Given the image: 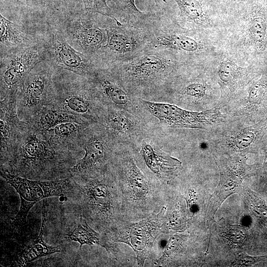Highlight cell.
Returning a JSON list of instances; mask_svg holds the SVG:
<instances>
[{"instance_id": "6da1fadb", "label": "cell", "mask_w": 267, "mask_h": 267, "mask_svg": "<svg viewBox=\"0 0 267 267\" xmlns=\"http://www.w3.org/2000/svg\"><path fill=\"white\" fill-rule=\"evenodd\" d=\"M185 64L169 51L148 45L135 55L107 67L131 94L147 95L167 89Z\"/></svg>"}, {"instance_id": "7a4b0ae2", "label": "cell", "mask_w": 267, "mask_h": 267, "mask_svg": "<svg viewBox=\"0 0 267 267\" xmlns=\"http://www.w3.org/2000/svg\"><path fill=\"white\" fill-rule=\"evenodd\" d=\"M77 158L78 154L59 150L44 134L29 129L8 165L9 171L29 179L60 177L69 174L70 165Z\"/></svg>"}, {"instance_id": "3957f363", "label": "cell", "mask_w": 267, "mask_h": 267, "mask_svg": "<svg viewBox=\"0 0 267 267\" xmlns=\"http://www.w3.org/2000/svg\"><path fill=\"white\" fill-rule=\"evenodd\" d=\"M53 91L47 106L77 116L88 123H99L104 113L102 102L89 79L70 71L55 70Z\"/></svg>"}, {"instance_id": "277c9868", "label": "cell", "mask_w": 267, "mask_h": 267, "mask_svg": "<svg viewBox=\"0 0 267 267\" xmlns=\"http://www.w3.org/2000/svg\"><path fill=\"white\" fill-rule=\"evenodd\" d=\"M114 21L109 17L84 9L46 23L58 30L74 48L96 60L98 51L106 44L107 28Z\"/></svg>"}, {"instance_id": "5b68a950", "label": "cell", "mask_w": 267, "mask_h": 267, "mask_svg": "<svg viewBox=\"0 0 267 267\" xmlns=\"http://www.w3.org/2000/svg\"><path fill=\"white\" fill-rule=\"evenodd\" d=\"M0 176L19 195L21 204L13 223L16 226L25 223L29 211L42 199L51 196H65L74 187L71 176L54 179L34 180L13 174L0 167Z\"/></svg>"}, {"instance_id": "8992f818", "label": "cell", "mask_w": 267, "mask_h": 267, "mask_svg": "<svg viewBox=\"0 0 267 267\" xmlns=\"http://www.w3.org/2000/svg\"><path fill=\"white\" fill-rule=\"evenodd\" d=\"M54 70L46 59L30 72L16 98L17 114L20 119L28 122L48 105L52 94Z\"/></svg>"}, {"instance_id": "52a82bcc", "label": "cell", "mask_w": 267, "mask_h": 267, "mask_svg": "<svg viewBox=\"0 0 267 267\" xmlns=\"http://www.w3.org/2000/svg\"><path fill=\"white\" fill-rule=\"evenodd\" d=\"M46 57L44 40L35 46L0 57V100L17 97L32 70Z\"/></svg>"}, {"instance_id": "ba28073f", "label": "cell", "mask_w": 267, "mask_h": 267, "mask_svg": "<svg viewBox=\"0 0 267 267\" xmlns=\"http://www.w3.org/2000/svg\"><path fill=\"white\" fill-rule=\"evenodd\" d=\"M106 44L98 51L96 59L100 67L130 58L148 46L141 25L122 24L114 21L107 28Z\"/></svg>"}, {"instance_id": "9c48e42d", "label": "cell", "mask_w": 267, "mask_h": 267, "mask_svg": "<svg viewBox=\"0 0 267 267\" xmlns=\"http://www.w3.org/2000/svg\"><path fill=\"white\" fill-rule=\"evenodd\" d=\"M47 25L43 39L46 58L54 69L70 71L90 79L100 67L96 60L76 50L58 30L49 24Z\"/></svg>"}, {"instance_id": "30bf717a", "label": "cell", "mask_w": 267, "mask_h": 267, "mask_svg": "<svg viewBox=\"0 0 267 267\" xmlns=\"http://www.w3.org/2000/svg\"><path fill=\"white\" fill-rule=\"evenodd\" d=\"M89 124L86 128L83 140L85 153L82 158L69 169L73 178L96 175L101 170L109 156L110 150L104 128Z\"/></svg>"}, {"instance_id": "8fae6325", "label": "cell", "mask_w": 267, "mask_h": 267, "mask_svg": "<svg viewBox=\"0 0 267 267\" xmlns=\"http://www.w3.org/2000/svg\"><path fill=\"white\" fill-rule=\"evenodd\" d=\"M16 98L7 97L0 100V166L9 165L22 137L30 129L29 123L18 117Z\"/></svg>"}, {"instance_id": "7c38bea8", "label": "cell", "mask_w": 267, "mask_h": 267, "mask_svg": "<svg viewBox=\"0 0 267 267\" xmlns=\"http://www.w3.org/2000/svg\"><path fill=\"white\" fill-rule=\"evenodd\" d=\"M166 209L163 207L159 213L146 219L132 223L123 231L117 241L124 242L134 250L137 263L142 266L148 256L156 238L162 231L164 215Z\"/></svg>"}, {"instance_id": "4fadbf2b", "label": "cell", "mask_w": 267, "mask_h": 267, "mask_svg": "<svg viewBox=\"0 0 267 267\" xmlns=\"http://www.w3.org/2000/svg\"><path fill=\"white\" fill-rule=\"evenodd\" d=\"M243 164L236 161L229 163V166H219L221 172L220 182L209 201L206 215V224L210 230L215 222L216 213L224 201L231 194L236 192L242 183L243 178L247 176L245 171L241 169Z\"/></svg>"}, {"instance_id": "5bb4252c", "label": "cell", "mask_w": 267, "mask_h": 267, "mask_svg": "<svg viewBox=\"0 0 267 267\" xmlns=\"http://www.w3.org/2000/svg\"><path fill=\"white\" fill-rule=\"evenodd\" d=\"M83 182L78 184L86 207L93 213L107 219L112 208L109 186L104 178L96 175L77 178Z\"/></svg>"}, {"instance_id": "9a60e30c", "label": "cell", "mask_w": 267, "mask_h": 267, "mask_svg": "<svg viewBox=\"0 0 267 267\" xmlns=\"http://www.w3.org/2000/svg\"><path fill=\"white\" fill-rule=\"evenodd\" d=\"M0 57L37 45L44 39L0 15Z\"/></svg>"}, {"instance_id": "2e32d148", "label": "cell", "mask_w": 267, "mask_h": 267, "mask_svg": "<svg viewBox=\"0 0 267 267\" xmlns=\"http://www.w3.org/2000/svg\"><path fill=\"white\" fill-rule=\"evenodd\" d=\"M245 44L257 52L267 48V11L266 5L255 1L250 6L246 19Z\"/></svg>"}, {"instance_id": "e0dca14e", "label": "cell", "mask_w": 267, "mask_h": 267, "mask_svg": "<svg viewBox=\"0 0 267 267\" xmlns=\"http://www.w3.org/2000/svg\"><path fill=\"white\" fill-rule=\"evenodd\" d=\"M89 125L73 122H65L56 125L43 134L52 145L59 150L78 154L83 150L84 135Z\"/></svg>"}, {"instance_id": "ac0fdd59", "label": "cell", "mask_w": 267, "mask_h": 267, "mask_svg": "<svg viewBox=\"0 0 267 267\" xmlns=\"http://www.w3.org/2000/svg\"><path fill=\"white\" fill-rule=\"evenodd\" d=\"M140 101L155 117L170 126L195 127L203 120L202 113L189 112L168 103Z\"/></svg>"}, {"instance_id": "d6986e66", "label": "cell", "mask_w": 267, "mask_h": 267, "mask_svg": "<svg viewBox=\"0 0 267 267\" xmlns=\"http://www.w3.org/2000/svg\"><path fill=\"white\" fill-rule=\"evenodd\" d=\"M179 10V22L182 27H204L209 23L206 0H173Z\"/></svg>"}, {"instance_id": "ffe728a7", "label": "cell", "mask_w": 267, "mask_h": 267, "mask_svg": "<svg viewBox=\"0 0 267 267\" xmlns=\"http://www.w3.org/2000/svg\"><path fill=\"white\" fill-rule=\"evenodd\" d=\"M67 122L90 124L77 116L60 111L49 106L44 107L27 122L31 130L43 134L56 125Z\"/></svg>"}, {"instance_id": "44dd1931", "label": "cell", "mask_w": 267, "mask_h": 267, "mask_svg": "<svg viewBox=\"0 0 267 267\" xmlns=\"http://www.w3.org/2000/svg\"><path fill=\"white\" fill-rule=\"evenodd\" d=\"M42 222L38 236L28 245L19 256L17 263L19 266L25 267L30 263L41 257L62 252L59 246L47 244L44 240V232L46 221V209L45 202L42 208Z\"/></svg>"}, {"instance_id": "7402d4cb", "label": "cell", "mask_w": 267, "mask_h": 267, "mask_svg": "<svg viewBox=\"0 0 267 267\" xmlns=\"http://www.w3.org/2000/svg\"><path fill=\"white\" fill-rule=\"evenodd\" d=\"M44 13L47 21L71 15L84 9L83 0H27Z\"/></svg>"}, {"instance_id": "603a6c76", "label": "cell", "mask_w": 267, "mask_h": 267, "mask_svg": "<svg viewBox=\"0 0 267 267\" xmlns=\"http://www.w3.org/2000/svg\"><path fill=\"white\" fill-rule=\"evenodd\" d=\"M111 4L116 19L122 24L139 25L147 12L139 10L135 4V0H108ZM159 7L160 0H154Z\"/></svg>"}, {"instance_id": "cb8c5ba5", "label": "cell", "mask_w": 267, "mask_h": 267, "mask_svg": "<svg viewBox=\"0 0 267 267\" xmlns=\"http://www.w3.org/2000/svg\"><path fill=\"white\" fill-rule=\"evenodd\" d=\"M141 152L148 167L157 174H161L164 169L172 170L181 164L177 159L161 153L149 144L143 145Z\"/></svg>"}, {"instance_id": "d4e9b609", "label": "cell", "mask_w": 267, "mask_h": 267, "mask_svg": "<svg viewBox=\"0 0 267 267\" xmlns=\"http://www.w3.org/2000/svg\"><path fill=\"white\" fill-rule=\"evenodd\" d=\"M65 238L68 241L78 242L80 249L84 244L102 245L99 234L88 225L82 216L79 217L78 222Z\"/></svg>"}, {"instance_id": "484cf974", "label": "cell", "mask_w": 267, "mask_h": 267, "mask_svg": "<svg viewBox=\"0 0 267 267\" xmlns=\"http://www.w3.org/2000/svg\"><path fill=\"white\" fill-rule=\"evenodd\" d=\"M100 124L109 130L124 134L132 133L134 129L133 122L125 114L112 111L104 112Z\"/></svg>"}, {"instance_id": "4316f807", "label": "cell", "mask_w": 267, "mask_h": 267, "mask_svg": "<svg viewBox=\"0 0 267 267\" xmlns=\"http://www.w3.org/2000/svg\"><path fill=\"white\" fill-rule=\"evenodd\" d=\"M246 69L238 65L229 58L222 60L219 66L218 75L222 83L229 87L233 86L244 77Z\"/></svg>"}, {"instance_id": "83f0119b", "label": "cell", "mask_w": 267, "mask_h": 267, "mask_svg": "<svg viewBox=\"0 0 267 267\" xmlns=\"http://www.w3.org/2000/svg\"><path fill=\"white\" fill-rule=\"evenodd\" d=\"M266 129L265 123H260L237 134L234 138L236 146L239 149H244L257 144L264 134Z\"/></svg>"}, {"instance_id": "f1b7e54d", "label": "cell", "mask_w": 267, "mask_h": 267, "mask_svg": "<svg viewBox=\"0 0 267 267\" xmlns=\"http://www.w3.org/2000/svg\"><path fill=\"white\" fill-rule=\"evenodd\" d=\"M243 191L253 214L261 223L267 225V205L265 201L247 187H244Z\"/></svg>"}, {"instance_id": "f546056e", "label": "cell", "mask_w": 267, "mask_h": 267, "mask_svg": "<svg viewBox=\"0 0 267 267\" xmlns=\"http://www.w3.org/2000/svg\"><path fill=\"white\" fill-rule=\"evenodd\" d=\"M83 1L85 11L98 13L119 22L116 19L113 10L108 5L106 0H83Z\"/></svg>"}, {"instance_id": "4dcf8cb0", "label": "cell", "mask_w": 267, "mask_h": 267, "mask_svg": "<svg viewBox=\"0 0 267 267\" xmlns=\"http://www.w3.org/2000/svg\"><path fill=\"white\" fill-rule=\"evenodd\" d=\"M128 177L130 183L135 191L144 193L147 189L146 181L140 170L134 163L129 169Z\"/></svg>"}, {"instance_id": "1f68e13d", "label": "cell", "mask_w": 267, "mask_h": 267, "mask_svg": "<svg viewBox=\"0 0 267 267\" xmlns=\"http://www.w3.org/2000/svg\"><path fill=\"white\" fill-rule=\"evenodd\" d=\"M182 238L178 235H173L170 238L163 254L157 261V265H162L169 259L170 256L176 252L181 244Z\"/></svg>"}, {"instance_id": "d6a6232c", "label": "cell", "mask_w": 267, "mask_h": 267, "mask_svg": "<svg viewBox=\"0 0 267 267\" xmlns=\"http://www.w3.org/2000/svg\"><path fill=\"white\" fill-rule=\"evenodd\" d=\"M267 258V256H251L240 252L235 255L234 262L231 265L237 267H250Z\"/></svg>"}, {"instance_id": "836d02e7", "label": "cell", "mask_w": 267, "mask_h": 267, "mask_svg": "<svg viewBox=\"0 0 267 267\" xmlns=\"http://www.w3.org/2000/svg\"><path fill=\"white\" fill-rule=\"evenodd\" d=\"M203 85L197 82L190 83L183 88L184 94L193 97H200L205 93Z\"/></svg>"}, {"instance_id": "e575fe53", "label": "cell", "mask_w": 267, "mask_h": 267, "mask_svg": "<svg viewBox=\"0 0 267 267\" xmlns=\"http://www.w3.org/2000/svg\"><path fill=\"white\" fill-rule=\"evenodd\" d=\"M265 167L267 168V153L266 154V156L265 158Z\"/></svg>"}, {"instance_id": "d590c367", "label": "cell", "mask_w": 267, "mask_h": 267, "mask_svg": "<svg viewBox=\"0 0 267 267\" xmlns=\"http://www.w3.org/2000/svg\"><path fill=\"white\" fill-rule=\"evenodd\" d=\"M233 1H241L242 0H232Z\"/></svg>"}, {"instance_id": "8d00e7d4", "label": "cell", "mask_w": 267, "mask_h": 267, "mask_svg": "<svg viewBox=\"0 0 267 267\" xmlns=\"http://www.w3.org/2000/svg\"><path fill=\"white\" fill-rule=\"evenodd\" d=\"M266 0V4L267 5V0Z\"/></svg>"}]
</instances>
